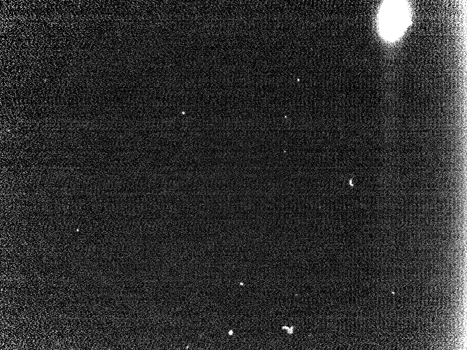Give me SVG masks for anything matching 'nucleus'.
<instances>
[{
	"label": "nucleus",
	"mask_w": 467,
	"mask_h": 350,
	"mask_svg": "<svg viewBox=\"0 0 467 350\" xmlns=\"http://www.w3.org/2000/svg\"><path fill=\"white\" fill-rule=\"evenodd\" d=\"M408 13L401 1H391L385 5L380 15V30L387 38H395L405 28Z\"/></svg>",
	"instance_id": "obj_1"
}]
</instances>
